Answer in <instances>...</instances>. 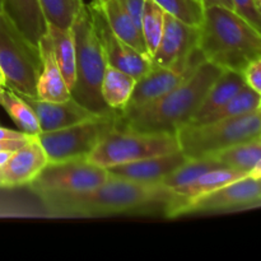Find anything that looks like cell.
I'll return each instance as SVG.
<instances>
[{
	"mask_svg": "<svg viewBox=\"0 0 261 261\" xmlns=\"http://www.w3.org/2000/svg\"><path fill=\"white\" fill-rule=\"evenodd\" d=\"M117 127V112L97 115L64 129L38 134L48 162L87 160L109 133Z\"/></svg>",
	"mask_w": 261,
	"mask_h": 261,
	"instance_id": "obj_8",
	"label": "cell"
},
{
	"mask_svg": "<svg viewBox=\"0 0 261 261\" xmlns=\"http://www.w3.org/2000/svg\"><path fill=\"white\" fill-rule=\"evenodd\" d=\"M3 12L33 45L38 46L47 32V22L38 0H2Z\"/></svg>",
	"mask_w": 261,
	"mask_h": 261,
	"instance_id": "obj_18",
	"label": "cell"
},
{
	"mask_svg": "<svg viewBox=\"0 0 261 261\" xmlns=\"http://www.w3.org/2000/svg\"><path fill=\"white\" fill-rule=\"evenodd\" d=\"M189 158L181 150L155 157H148L134 162L122 163L106 168L111 177L133 181L138 184L158 185L168 175L177 170Z\"/></svg>",
	"mask_w": 261,
	"mask_h": 261,
	"instance_id": "obj_14",
	"label": "cell"
},
{
	"mask_svg": "<svg viewBox=\"0 0 261 261\" xmlns=\"http://www.w3.org/2000/svg\"><path fill=\"white\" fill-rule=\"evenodd\" d=\"M209 157H213L224 167L249 175L250 171L261 160V138L240 143L227 149L219 150Z\"/></svg>",
	"mask_w": 261,
	"mask_h": 261,
	"instance_id": "obj_23",
	"label": "cell"
},
{
	"mask_svg": "<svg viewBox=\"0 0 261 261\" xmlns=\"http://www.w3.org/2000/svg\"><path fill=\"white\" fill-rule=\"evenodd\" d=\"M38 47L42 56V70L37 82V98L51 102L66 101L71 97L70 89L66 86L63 73L59 68L54 55L53 42L47 32L41 38Z\"/></svg>",
	"mask_w": 261,
	"mask_h": 261,
	"instance_id": "obj_17",
	"label": "cell"
},
{
	"mask_svg": "<svg viewBox=\"0 0 261 261\" xmlns=\"http://www.w3.org/2000/svg\"><path fill=\"white\" fill-rule=\"evenodd\" d=\"M0 106L12 117L14 124L19 127V132L31 137H37L41 134L40 122L35 111L17 93L4 87L0 92Z\"/></svg>",
	"mask_w": 261,
	"mask_h": 261,
	"instance_id": "obj_24",
	"label": "cell"
},
{
	"mask_svg": "<svg viewBox=\"0 0 261 261\" xmlns=\"http://www.w3.org/2000/svg\"><path fill=\"white\" fill-rule=\"evenodd\" d=\"M165 15L166 12L154 0H145L142 18V32L144 36L149 58L157 50L161 38H162L163 28H165Z\"/></svg>",
	"mask_w": 261,
	"mask_h": 261,
	"instance_id": "obj_28",
	"label": "cell"
},
{
	"mask_svg": "<svg viewBox=\"0 0 261 261\" xmlns=\"http://www.w3.org/2000/svg\"><path fill=\"white\" fill-rule=\"evenodd\" d=\"M198 48L205 61L242 74L251 61L261 58V32L233 9L206 7L199 25Z\"/></svg>",
	"mask_w": 261,
	"mask_h": 261,
	"instance_id": "obj_3",
	"label": "cell"
},
{
	"mask_svg": "<svg viewBox=\"0 0 261 261\" xmlns=\"http://www.w3.org/2000/svg\"><path fill=\"white\" fill-rule=\"evenodd\" d=\"M198 41L199 27L166 13L162 38L157 50L150 56V68L195 69L204 61L198 48Z\"/></svg>",
	"mask_w": 261,
	"mask_h": 261,
	"instance_id": "obj_10",
	"label": "cell"
},
{
	"mask_svg": "<svg viewBox=\"0 0 261 261\" xmlns=\"http://www.w3.org/2000/svg\"><path fill=\"white\" fill-rule=\"evenodd\" d=\"M47 35L53 42L54 55L58 65L63 73L68 88L73 89L75 83V40L73 30L70 28H59L47 23Z\"/></svg>",
	"mask_w": 261,
	"mask_h": 261,
	"instance_id": "obj_22",
	"label": "cell"
},
{
	"mask_svg": "<svg viewBox=\"0 0 261 261\" xmlns=\"http://www.w3.org/2000/svg\"><path fill=\"white\" fill-rule=\"evenodd\" d=\"M204 8L206 7H213V5H219V7H226L229 9H233V4L232 0H201Z\"/></svg>",
	"mask_w": 261,
	"mask_h": 261,
	"instance_id": "obj_35",
	"label": "cell"
},
{
	"mask_svg": "<svg viewBox=\"0 0 261 261\" xmlns=\"http://www.w3.org/2000/svg\"><path fill=\"white\" fill-rule=\"evenodd\" d=\"M13 153L14 152H12V150H0V166H3L4 163H7L8 160L12 157Z\"/></svg>",
	"mask_w": 261,
	"mask_h": 261,
	"instance_id": "obj_36",
	"label": "cell"
},
{
	"mask_svg": "<svg viewBox=\"0 0 261 261\" xmlns=\"http://www.w3.org/2000/svg\"><path fill=\"white\" fill-rule=\"evenodd\" d=\"M38 3L46 22L59 28H70L86 4L83 0H38Z\"/></svg>",
	"mask_w": 261,
	"mask_h": 261,
	"instance_id": "obj_27",
	"label": "cell"
},
{
	"mask_svg": "<svg viewBox=\"0 0 261 261\" xmlns=\"http://www.w3.org/2000/svg\"><path fill=\"white\" fill-rule=\"evenodd\" d=\"M47 163L48 158L38 135L32 137L13 153L7 163L0 166V188L30 185Z\"/></svg>",
	"mask_w": 261,
	"mask_h": 261,
	"instance_id": "obj_13",
	"label": "cell"
},
{
	"mask_svg": "<svg viewBox=\"0 0 261 261\" xmlns=\"http://www.w3.org/2000/svg\"><path fill=\"white\" fill-rule=\"evenodd\" d=\"M18 96L22 97L32 107L40 122L41 133L64 129L97 116L96 114L76 102L73 97L63 102H51L42 101L37 97L23 96V94Z\"/></svg>",
	"mask_w": 261,
	"mask_h": 261,
	"instance_id": "obj_16",
	"label": "cell"
},
{
	"mask_svg": "<svg viewBox=\"0 0 261 261\" xmlns=\"http://www.w3.org/2000/svg\"><path fill=\"white\" fill-rule=\"evenodd\" d=\"M0 84H2V86H4V87H5L4 76H3V73H2V70H0Z\"/></svg>",
	"mask_w": 261,
	"mask_h": 261,
	"instance_id": "obj_39",
	"label": "cell"
},
{
	"mask_svg": "<svg viewBox=\"0 0 261 261\" xmlns=\"http://www.w3.org/2000/svg\"><path fill=\"white\" fill-rule=\"evenodd\" d=\"M223 69L204 60L182 83L157 101L127 114L117 112V127L176 134L200 107L206 92Z\"/></svg>",
	"mask_w": 261,
	"mask_h": 261,
	"instance_id": "obj_1",
	"label": "cell"
},
{
	"mask_svg": "<svg viewBox=\"0 0 261 261\" xmlns=\"http://www.w3.org/2000/svg\"><path fill=\"white\" fill-rule=\"evenodd\" d=\"M247 87L261 96V58L251 61L242 73Z\"/></svg>",
	"mask_w": 261,
	"mask_h": 261,
	"instance_id": "obj_31",
	"label": "cell"
},
{
	"mask_svg": "<svg viewBox=\"0 0 261 261\" xmlns=\"http://www.w3.org/2000/svg\"><path fill=\"white\" fill-rule=\"evenodd\" d=\"M261 203V178L246 177L228 184L181 208L178 217L203 212H227L256 206Z\"/></svg>",
	"mask_w": 261,
	"mask_h": 261,
	"instance_id": "obj_11",
	"label": "cell"
},
{
	"mask_svg": "<svg viewBox=\"0 0 261 261\" xmlns=\"http://www.w3.org/2000/svg\"><path fill=\"white\" fill-rule=\"evenodd\" d=\"M259 110H260V112H261V105H260V107H259Z\"/></svg>",
	"mask_w": 261,
	"mask_h": 261,
	"instance_id": "obj_42",
	"label": "cell"
},
{
	"mask_svg": "<svg viewBox=\"0 0 261 261\" xmlns=\"http://www.w3.org/2000/svg\"><path fill=\"white\" fill-rule=\"evenodd\" d=\"M105 2H107V0H92V3H93V4H96V5L103 4Z\"/></svg>",
	"mask_w": 261,
	"mask_h": 261,
	"instance_id": "obj_38",
	"label": "cell"
},
{
	"mask_svg": "<svg viewBox=\"0 0 261 261\" xmlns=\"http://www.w3.org/2000/svg\"><path fill=\"white\" fill-rule=\"evenodd\" d=\"M30 137L31 135L24 134L19 130H12L0 126V139H25V138Z\"/></svg>",
	"mask_w": 261,
	"mask_h": 261,
	"instance_id": "obj_34",
	"label": "cell"
},
{
	"mask_svg": "<svg viewBox=\"0 0 261 261\" xmlns=\"http://www.w3.org/2000/svg\"><path fill=\"white\" fill-rule=\"evenodd\" d=\"M119 2L121 3V5L126 10L127 14L134 20L135 24L142 30V18L145 0H119Z\"/></svg>",
	"mask_w": 261,
	"mask_h": 261,
	"instance_id": "obj_32",
	"label": "cell"
},
{
	"mask_svg": "<svg viewBox=\"0 0 261 261\" xmlns=\"http://www.w3.org/2000/svg\"><path fill=\"white\" fill-rule=\"evenodd\" d=\"M94 19L97 35L106 56L107 65L126 71L134 78L140 79L149 71L150 59L117 37L110 28L103 13L94 4H89Z\"/></svg>",
	"mask_w": 261,
	"mask_h": 261,
	"instance_id": "obj_12",
	"label": "cell"
},
{
	"mask_svg": "<svg viewBox=\"0 0 261 261\" xmlns=\"http://www.w3.org/2000/svg\"><path fill=\"white\" fill-rule=\"evenodd\" d=\"M96 7H98L102 10L110 28L117 37L121 38L124 42L134 47L135 50L142 53L143 55L149 58L142 30L135 24V22L127 14V12L124 9L119 0H107L103 4L96 5Z\"/></svg>",
	"mask_w": 261,
	"mask_h": 261,
	"instance_id": "obj_19",
	"label": "cell"
},
{
	"mask_svg": "<svg viewBox=\"0 0 261 261\" xmlns=\"http://www.w3.org/2000/svg\"><path fill=\"white\" fill-rule=\"evenodd\" d=\"M180 150L188 158L209 157L219 150L261 138L260 110L204 124H186L176 132Z\"/></svg>",
	"mask_w": 261,
	"mask_h": 261,
	"instance_id": "obj_5",
	"label": "cell"
},
{
	"mask_svg": "<svg viewBox=\"0 0 261 261\" xmlns=\"http://www.w3.org/2000/svg\"><path fill=\"white\" fill-rule=\"evenodd\" d=\"M233 10L261 32V15L254 0H232Z\"/></svg>",
	"mask_w": 261,
	"mask_h": 261,
	"instance_id": "obj_30",
	"label": "cell"
},
{
	"mask_svg": "<svg viewBox=\"0 0 261 261\" xmlns=\"http://www.w3.org/2000/svg\"><path fill=\"white\" fill-rule=\"evenodd\" d=\"M109 171L88 160L48 162L30 188L42 200L93 190L109 180Z\"/></svg>",
	"mask_w": 261,
	"mask_h": 261,
	"instance_id": "obj_9",
	"label": "cell"
},
{
	"mask_svg": "<svg viewBox=\"0 0 261 261\" xmlns=\"http://www.w3.org/2000/svg\"><path fill=\"white\" fill-rule=\"evenodd\" d=\"M166 13L172 17L199 27L203 20L204 5L201 0H154Z\"/></svg>",
	"mask_w": 261,
	"mask_h": 261,
	"instance_id": "obj_29",
	"label": "cell"
},
{
	"mask_svg": "<svg viewBox=\"0 0 261 261\" xmlns=\"http://www.w3.org/2000/svg\"><path fill=\"white\" fill-rule=\"evenodd\" d=\"M254 2H255V5H256V8H257V12H259L261 15V0H254Z\"/></svg>",
	"mask_w": 261,
	"mask_h": 261,
	"instance_id": "obj_37",
	"label": "cell"
},
{
	"mask_svg": "<svg viewBox=\"0 0 261 261\" xmlns=\"http://www.w3.org/2000/svg\"><path fill=\"white\" fill-rule=\"evenodd\" d=\"M71 30L75 40V83L71 97L96 115L114 112L103 101L101 84L107 68L89 4H84L74 19Z\"/></svg>",
	"mask_w": 261,
	"mask_h": 261,
	"instance_id": "obj_4",
	"label": "cell"
},
{
	"mask_svg": "<svg viewBox=\"0 0 261 261\" xmlns=\"http://www.w3.org/2000/svg\"><path fill=\"white\" fill-rule=\"evenodd\" d=\"M195 69L176 70L171 68H150L145 75L138 79L129 102L119 114H127V112L135 111L145 105L157 101L158 98L167 94L178 84L182 83Z\"/></svg>",
	"mask_w": 261,
	"mask_h": 261,
	"instance_id": "obj_15",
	"label": "cell"
},
{
	"mask_svg": "<svg viewBox=\"0 0 261 261\" xmlns=\"http://www.w3.org/2000/svg\"><path fill=\"white\" fill-rule=\"evenodd\" d=\"M0 13H3V2L0 0Z\"/></svg>",
	"mask_w": 261,
	"mask_h": 261,
	"instance_id": "obj_40",
	"label": "cell"
},
{
	"mask_svg": "<svg viewBox=\"0 0 261 261\" xmlns=\"http://www.w3.org/2000/svg\"><path fill=\"white\" fill-rule=\"evenodd\" d=\"M3 88H4V86H2V84H0V92H2Z\"/></svg>",
	"mask_w": 261,
	"mask_h": 261,
	"instance_id": "obj_41",
	"label": "cell"
},
{
	"mask_svg": "<svg viewBox=\"0 0 261 261\" xmlns=\"http://www.w3.org/2000/svg\"><path fill=\"white\" fill-rule=\"evenodd\" d=\"M261 105V96L252 91L250 87L245 86L241 91L237 94H234L231 99L214 110L213 112L204 117L201 120L200 124L204 122H212V121H218V120L229 119V117H236L241 116V115L249 114V112L255 111L260 107Z\"/></svg>",
	"mask_w": 261,
	"mask_h": 261,
	"instance_id": "obj_25",
	"label": "cell"
},
{
	"mask_svg": "<svg viewBox=\"0 0 261 261\" xmlns=\"http://www.w3.org/2000/svg\"><path fill=\"white\" fill-rule=\"evenodd\" d=\"M0 70L5 88L37 97V82L42 70L40 47L25 38L4 12L0 13Z\"/></svg>",
	"mask_w": 261,
	"mask_h": 261,
	"instance_id": "obj_6",
	"label": "cell"
},
{
	"mask_svg": "<svg viewBox=\"0 0 261 261\" xmlns=\"http://www.w3.org/2000/svg\"><path fill=\"white\" fill-rule=\"evenodd\" d=\"M177 150H180V147L173 133L138 132L127 127H116L103 138L87 160L99 167L109 168Z\"/></svg>",
	"mask_w": 261,
	"mask_h": 261,
	"instance_id": "obj_7",
	"label": "cell"
},
{
	"mask_svg": "<svg viewBox=\"0 0 261 261\" xmlns=\"http://www.w3.org/2000/svg\"><path fill=\"white\" fill-rule=\"evenodd\" d=\"M32 137L25 138V139H0V150H12L15 152L20 147L25 144Z\"/></svg>",
	"mask_w": 261,
	"mask_h": 261,
	"instance_id": "obj_33",
	"label": "cell"
},
{
	"mask_svg": "<svg viewBox=\"0 0 261 261\" xmlns=\"http://www.w3.org/2000/svg\"><path fill=\"white\" fill-rule=\"evenodd\" d=\"M137 78L114 66L107 65L101 84V94L107 106L121 112L134 92Z\"/></svg>",
	"mask_w": 261,
	"mask_h": 261,
	"instance_id": "obj_21",
	"label": "cell"
},
{
	"mask_svg": "<svg viewBox=\"0 0 261 261\" xmlns=\"http://www.w3.org/2000/svg\"><path fill=\"white\" fill-rule=\"evenodd\" d=\"M172 193L161 184H138L111 177L93 190L42 199L51 217H106L129 213L154 203L166 205Z\"/></svg>",
	"mask_w": 261,
	"mask_h": 261,
	"instance_id": "obj_2",
	"label": "cell"
},
{
	"mask_svg": "<svg viewBox=\"0 0 261 261\" xmlns=\"http://www.w3.org/2000/svg\"><path fill=\"white\" fill-rule=\"evenodd\" d=\"M224 167L223 165L214 160L213 157H201V158H189L182 166L173 171L171 175H168L165 180L161 182V185L165 186L170 191L176 190L178 188L188 185L193 182L194 180L201 176L208 171L214 168Z\"/></svg>",
	"mask_w": 261,
	"mask_h": 261,
	"instance_id": "obj_26",
	"label": "cell"
},
{
	"mask_svg": "<svg viewBox=\"0 0 261 261\" xmlns=\"http://www.w3.org/2000/svg\"><path fill=\"white\" fill-rule=\"evenodd\" d=\"M245 86H246V83H245L244 75L241 73L232 70H222L221 75L206 92L200 107L195 112V115L191 117L189 124H200L204 117L208 116L211 112L226 103L234 94L239 93Z\"/></svg>",
	"mask_w": 261,
	"mask_h": 261,
	"instance_id": "obj_20",
	"label": "cell"
}]
</instances>
